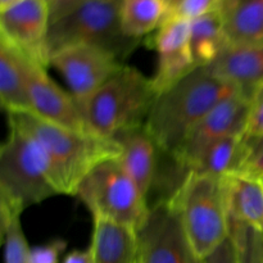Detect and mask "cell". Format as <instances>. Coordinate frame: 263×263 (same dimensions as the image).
<instances>
[{
  "label": "cell",
  "mask_w": 263,
  "mask_h": 263,
  "mask_svg": "<svg viewBox=\"0 0 263 263\" xmlns=\"http://www.w3.org/2000/svg\"><path fill=\"white\" fill-rule=\"evenodd\" d=\"M236 92L208 67H197L157 97L144 126L158 149L172 157L207 113Z\"/></svg>",
  "instance_id": "1"
},
{
  "label": "cell",
  "mask_w": 263,
  "mask_h": 263,
  "mask_svg": "<svg viewBox=\"0 0 263 263\" xmlns=\"http://www.w3.org/2000/svg\"><path fill=\"white\" fill-rule=\"evenodd\" d=\"M7 115L9 127L22 131L43 149L61 195H76L82 180L97 164L120 157V146L113 139L68 130L32 112Z\"/></svg>",
  "instance_id": "2"
},
{
  "label": "cell",
  "mask_w": 263,
  "mask_h": 263,
  "mask_svg": "<svg viewBox=\"0 0 263 263\" xmlns=\"http://www.w3.org/2000/svg\"><path fill=\"white\" fill-rule=\"evenodd\" d=\"M61 195L43 149L17 128L0 149V217L21 216L28 207Z\"/></svg>",
  "instance_id": "3"
},
{
  "label": "cell",
  "mask_w": 263,
  "mask_h": 263,
  "mask_svg": "<svg viewBox=\"0 0 263 263\" xmlns=\"http://www.w3.org/2000/svg\"><path fill=\"white\" fill-rule=\"evenodd\" d=\"M157 97L152 77L125 64L81 108L92 134L113 139L126 128L143 125Z\"/></svg>",
  "instance_id": "4"
},
{
  "label": "cell",
  "mask_w": 263,
  "mask_h": 263,
  "mask_svg": "<svg viewBox=\"0 0 263 263\" xmlns=\"http://www.w3.org/2000/svg\"><path fill=\"white\" fill-rule=\"evenodd\" d=\"M168 199L190 243L202 258L230 236L225 177L189 171Z\"/></svg>",
  "instance_id": "5"
},
{
  "label": "cell",
  "mask_w": 263,
  "mask_h": 263,
  "mask_svg": "<svg viewBox=\"0 0 263 263\" xmlns=\"http://www.w3.org/2000/svg\"><path fill=\"white\" fill-rule=\"evenodd\" d=\"M140 40L128 37L122 30L117 0H87L50 23L46 37L49 58L73 45H91L115 54L120 61L135 51Z\"/></svg>",
  "instance_id": "6"
},
{
  "label": "cell",
  "mask_w": 263,
  "mask_h": 263,
  "mask_svg": "<svg viewBox=\"0 0 263 263\" xmlns=\"http://www.w3.org/2000/svg\"><path fill=\"white\" fill-rule=\"evenodd\" d=\"M74 197L91 213L92 220H104L139 231L151 207L146 197L128 176L118 157L100 162L86 175Z\"/></svg>",
  "instance_id": "7"
},
{
  "label": "cell",
  "mask_w": 263,
  "mask_h": 263,
  "mask_svg": "<svg viewBox=\"0 0 263 263\" xmlns=\"http://www.w3.org/2000/svg\"><path fill=\"white\" fill-rule=\"evenodd\" d=\"M136 263H204L170 199L151 207L145 223L138 231Z\"/></svg>",
  "instance_id": "8"
},
{
  "label": "cell",
  "mask_w": 263,
  "mask_h": 263,
  "mask_svg": "<svg viewBox=\"0 0 263 263\" xmlns=\"http://www.w3.org/2000/svg\"><path fill=\"white\" fill-rule=\"evenodd\" d=\"M123 66L115 54L91 45L64 48L48 62V68H54L63 77L80 107Z\"/></svg>",
  "instance_id": "9"
},
{
  "label": "cell",
  "mask_w": 263,
  "mask_h": 263,
  "mask_svg": "<svg viewBox=\"0 0 263 263\" xmlns=\"http://www.w3.org/2000/svg\"><path fill=\"white\" fill-rule=\"evenodd\" d=\"M252 103L240 92L223 99L190 131L179 149L172 154V158L187 171L198 157L215 141L228 136H244L251 117Z\"/></svg>",
  "instance_id": "10"
},
{
  "label": "cell",
  "mask_w": 263,
  "mask_h": 263,
  "mask_svg": "<svg viewBox=\"0 0 263 263\" xmlns=\"http://www.w3.org/2000/svg\"><path fill=\"white\" fill-rule=\"evenodd\" d=\"M49 26L50 10L45 0H21L0 10V37L45 67H48Z\"/></svg>",
  "instance_id": "11"
},
{
  "label": "cell",
  "mask_w": 263,
  "mask_h": 263,
  "mask_svg": "<svg viewBox=\"0 0 263 263\" xmlns=\"http://www.w3.org/2000/svg\"><path fill=\"white\" fill-rule=\"evenodd\" d=\"M192 21L170 13L153 37L157 51L156 73L152 77L158 95L197 68L190 49Z\"/></svg>",
  "instance_id": "12"
},
{
  "label": "cell",
  "mask_w": 263,
  "mask_h": 263,
  "mask_svg": "<svg viewBox=\"0 0 263 263\" xmlns=\"http://www.w3.org/2000/svg\"><path fill=\"white\" fill-rule=\"evenodd\" d=\"M48 67L35 64L30 77V103L33 115L48 122L82 134H92L81 107L48 73ZM95 135V134H92Z\"/></svg>",
  "instance_id": "13"
},
{
  "label": "cell",
  "mask_w": 263,
  "mask_h": 263,
  "mask_svg": "<svg viewBox=\"0 0 263 263\" xmlns=\"http://www.w3.org/2000/svg\"><path fill=\"white\" fill-rule=\"evenodd\" d=\"M207 67L252 102L263 89V45H228Z\"/></svg>",
  "instance_id": "14"
},
{
  "label": "cell",
  "mask_w": 263,
  "mask_h": 263,
  "mask_svg": "<svg viewBox=\"0 0 263 263\" xmlns=\"http://www.w3.org/2000/svg\"><path fill=\"white\" fill-rule=\"evenodd\" d=\"M35 64L39 63L0 37V102L7 113L31 110L28 89Z\"/></svg>",
  "instance_id": "15"
},
{
  "label": "cell",
  "mask_w": 263,
  "mask_h": 263,
  "mask_svg": "<svg viewBox=\"0 0 263 263\" xmlns=\"http://www.w3.org/2000/svg\"><path fill=\"white\" fill-rule=\"evenodd\" d=\"M113 140L120 146V162L140 192L148 198L156 172V145L145 126L126 128Z\"/></svg>",
  "instance_id": "16"
},
{
  "label": "cell",
  "mask_w": 263,
  "mask_h": 263,
  "mask_svg": "<svg viewBox=\"0 0 263 263\" xmlns=\"http://www.w3.org/2000/svg\"><path fill=\"white\" fill-rule=\"evenodd\" d=\"M217 10L228 45H263V0H221Z\"/></svg>",
  "instance_id": "17"
},
{
  "label": "cell",
  "mask_w": 263,
  "mask_h": 263,
  "mask_svg": "<svg viewBox=\"0 0 263 263\" xmlns=\"http://www.w3.org/2000/svg\"><path fill=\"white\" fill-rule=\"evenodd\" d=\"M90 248L94 263H136L138 231L104 220H92Z\"/></svg>",
  "instance_id": "18"
},
{
  "label": "cell",
  "mask_w": 263,
  "mask_h": 263,
  "mask_svg": "<svg viewBox=\"0 0 263 263\" xmlns=\"http://www.w3.org/2000/svg\"><path fill=\"white\" fill-rule=\"evenodd\" d=\"M229 218L263 231V181L240 174L225 177Z\"/></svg>",
  "instance_id": "19"
},
{
  "label": "cell",
  "mask_w": 263,
  "mask_h": 263,
  "mask_svg": "<svg viewBox=\"0 0 263 263\" xmlns=\"http://www.w3.org/2000/svg\"><path fill=\"white\" fill-rule=\"evenodd\" d=\"M226 46L228 40L217 9L192 20L190 49L195 67L212 64Z\"/></svg>",
  "instance_id": "20"
},
{
  "label": "cell",
  "mask_w": 263,
  "mask_h": 263,
  "mask_svg": "<svg viewBox=\"0 0 263 263\" xmlns=\"http://www.w3.org/2000/svg\"><path fill=\"white\" fill-rule=\"evenodd\" d=\"M170 14L166 0H121L122 30L128 37L139 39L158 30Z\"/></svg>",
  "instance_id": "21"
},
{
  "label": "cell",
  "mask_w": 263,
  "mask_h": 263,
  "mask_svg": "<svg viewBox=\"0 0 263 263\" xmlns=\"http://www.w3.org/2000/svg\"><path fill=\"white\" fill-rule=\"evenodd\" d=\"M243 135L228 136L211 144L187 170V172L226 177L235 174L244 157Z\"/></svg>",
  "instance_id": "22"
},
{
  "label": "cell",
  "mask_w": 263,
  "mask_h": 263,
  "mask_svg": "<svg viewBox=\"0 0 263 263\" xmlns=\"http://www.w3.org/2000/svg\"><path fill=\"white\" fill-rule=\"evenodd\" d=\"M0 230L4 246V263H31V247L23 233L21 216L0 217Z\"/></svg>",
  "instance_id": "23"
},
{
  "label": "cell",
  "mask_w": 263,
  "mask_h": 263,
  "mask_svg": "<svg viewBox=\"0 0 263 263\" xmlns=\"http://www.w3.org/2000/svg\"><path fill=\"white\" fill-rule=\"evenodd\" d=\"M230 235L238 253V263H263V231L230 221Z\"/></svg>",
  "instance_id": "24"
},
{
  "label": "cell",
  "mask_w": 263,
  "mask_h": 263,
  "mask_svg": "<svg viewBox=\"0 0 263 263\" xmlns=\"http://www.w3.org/2000/svg\"><path fill=\"white\" fill-rule=\"evenodd\" d=\"M244 157L235 174L263 179V138L251 143H243Z\"/></svg>",
  "instance_id": "25"
},
{
  "label": "cell",
  "mask_w": 263,
  "mask_h": 263,
  "mask_svg": "<svg viewBox=\"0 0 263 263\" xmlns=\"http://www.w3.org/2000/svg\"><path fill=\"white\" fill-rule=\"evenodd\" d=\"M67 248V241L63 239H53L45 244L31 248V263H58L61 256Z\"/></svg>",
  "instance_id": "26"
},
{
  "label": "cell",
  "mask_w": 263,
  "mask_h": 263,
  "mask_svg": "<svg viewBox=\"0 0 263 263\" xmlns=\"http://www.w3.org/2000/svg\"><path fill=\"white\" fill-rule=\"evenodd\" d=\"M261 138H263V89L256 95L252 103L251 117L244 134L243 143H251Z\"/></svg>",
  "instance_id": "27"
},
{
  "label": "cell",
  "mask_w": 263,
  "mask_h": 263,
  "mask_svg": "<svg viewBox=\"0 0 263 263\" xmlns=\"http://www.w3.org/2000/svg\"><path fill=\"white\" fill-rule=\"evenodd\" d=\"M220 3L221 0H182L179 7L171 13L192 21L205 13L216 10Z\"/></svg>",
  "instance_id": "28"
},
{
  "label": "cell",
  "mask_w": 263,
  "mask_h": 263,
  "mask_svg": "<svg viewBox=\"0 0 263 263\" xmlns=\"http://www.w3.org/2000/svg\"><path fill=\"white\" fill-rule=\"evenodd\" d=\"M204 263H238L236 247L231 235L205 257Z\"/></svg>",
  "instance_id": "29"
},
{
  "label": "cell",
  "mask_w": 263,
  "mask_h": 263,
  "mask_svg": "<svg viewBox=\"0 0 263 263\" xmlns=\"http://www.w3.org/2000/svg\"><path fill=\"white\" fill-rule=\"evenodd\" d=\"M87 0H57L49 10H50V23L54 21L59 20L63 15L68 14L69 12H72L73 9H76L77 7H80L81 4L86 3Z\"/></svg>",
  "instance_id": "30"
},
{
  "label": "cell",
  "mask_w": 263,
  "mask_h": 263,
  "mask_svg": "<svg viewBox=\"0 0 263 263\" xmlns=\"http://www.w3.org/2000/svg\"><path fill=\"white\" fill-rule=\"evenodd\" d=\"M62 263H94L91 248L89 246L86 249H74L64 257Z\"/></svg>",
  "instance_id": "31"
},
{
  "label": "cell",
  "mask_w": 263,
  "mask_h": 263,
  "mask_svg": "<svg viewBox=\"0 0 263 263\" xmlns=\"http://www.w3.org/2000/svg\"><path fill=\"white\" fill-rule=\"evenodd\" d=\"M18 2H21V0H0V10L7 9V8H9L10 5L15 4V3Z\"/></svg>",
  "instance_id": "32"
},
{
  "label": "cell",
  "mask_w": 263,
  "mask_h": 263,
  "mask_svg": "<svg viewBox=\"0 0 263 263\" xmlns=\"http://www.w3.org/2000/svg\"><path fill=\"white\" fill-rule=\"evenodd\" d=\"M181 2H182V0H166L167 5H168V8H170V13L174 12V10L176 9L177 7H179L180 3H181Z\"/></svg>",
  "instance_id": "33"
},
{
  "label": "cell",
  "mask_w": 263,
  "mask_h": 263,
  "mask_svg": "<svg viewBox=\"0 0 263 263\" xmlns=\"http://www.w3.org/2000/svg\"><path fill=\"white\" fill-rule=\"evenodd\" d=\"M45 2H46V4H48V5H49V8H50V7H51V5H53V4H54V3H55V2H57V0H45Z\"/></svg>",
  "instance_id": "34"
},
{
  "label": "cell",
  "mask_w": 263,
  "mask_h": 263,
  "mask_svg": "<svg viewBox=\"0 0 263 263\" xmlns=\"http://www.w3.org/2000/svg\"><path fill=\"white\" fill-rule=\"evenodd\" d=\"M117 2H118V3H120V2H121V0H117Z\"/></svg>",
  "instance_id": "35"
},
{
  "label": "cell",
  "mask_w": 263,
  "mask_h": 263,
  "mask_svg": "<svg viewBox=\"0 0 263 263\" xmlns=\"http://www.w3.org/2000/svg\"><path fill=\"white\" fill-rule=\"evenodd\" d=\"M262 181H263V179H262Z\"/></svg>",
  "instance_id": "36"
}]
</instances>
